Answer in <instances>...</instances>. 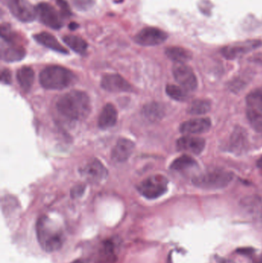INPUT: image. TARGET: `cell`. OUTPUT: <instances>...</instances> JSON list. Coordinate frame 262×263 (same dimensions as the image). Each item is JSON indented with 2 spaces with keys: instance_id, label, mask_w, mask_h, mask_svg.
Instances as JSON below:
<instances>
[{
  "instance_id": "cell-6",
  "label": "cell",
  "mask_w": 262,
  "mask_h": 263,
  "mask_svg": "<svg viewBox=\"0 0 262 263\" xmlns=\"http://www.w3.org/2000/svg\"><path fill=\"white\" fill-rule=\"evenodd\" d=\"M37 18L47 27L53 29H61L63 26L62 15L47 2H40L36 6Z\"/></svg>"
},
{
  "instance_id": "cell-35",
  "label": "cell",
  "mask_w": 262,
  "mask_h": 263,
  "mask_svg": "<svg viewBox=\"0 0 262 263\" xmlns=\"http://www.w3.org/2000/svg\"><path fill=\"white\" fill-rule=\"evenodd\" d=\"M78 25H77L76 23H71V25L69 26V27H70V29H75L77 27H78Z\"/></svg>"
},
{
  "instance_id": "cell-29",
  "label": "cell",
  "mask_w": 262,
  "mask_h": 263,
  "mask_svg": "<svg viewBox=\"0 0 262 263\" xmlns=\"http://www.w3.org/2000/svg\"><path fill=\"white\" fill-rule=\"evenodd\" d=\"M55 2H56L57 6L60 10L62 17H69L71 16V10L66 0H55Z\"/></svg>"
},
{
  "instance_id": "cell-16",
  "label": "cell",
  "mask_w": 262,
  "mask_h": 263,
  "mask_svg": "<svg viewBox=\"0 0 262 263\" xmlns=\"http://www.w3.org/2000/svg\"><path fill=\"white\" fill-rule=\"evenodd\" d=\"M206 142L204 139L199 137L185 136L177 141V149L179 151L191 152L193 154H200L204 150Z\"/></svg>"
},
{
  "instance_id": "cell-10",
  "label": "cell",
  "mask_w": 262,
  "mask_h": 263,
  "mask_svg": "<svg viewBox=\"0 0 262 263\" xmlns=\"http://www.w3.org/2000/svg\"><path fill=\"white\" fill-rule=\"evenodd\" d=\"M17 38H1V58L6 62H17L26 56V50L17 42Z\"/></svg>"
},
{
  "instance_id": "cell-11",
  "label": "cell",
  "mask_w": 262,
  "mask_h": 263,
  "mask_svg": "<svg viewBox=\"0 0 262 263\" xmlns=\"http://www.w3.org/2000/svg\"><path fill=\"white\" fill-rule=\"evenodd\" d=\"M173 75L175 80L187 91H193L196 89L198 81L189 66L184 63H176L173 67Z\"/></svg>"
},
{
  "instance_id": "cell-2",
  "label": "cell",
  "mask_w": 262,
  "mask_h": 263,
  "mask_svg": "<svg viewBox=\"0 0 262 263\" xmlns=\"http://www.w3.org/2000/svg\"><path fill=\"white\" fill-rule=\"evenodd\" d=\"M36 229L38 244L45 252H57L66 241V235L62 227L47 216L38 219Z\"/></svg>"
},
{
  "instance_id": "cell-33",
  "label": "cell",
  "mask_w": 262,
  "mask_h": 263,
  "mask_svg": "<svg viewBox=\"0 0 262 263\" xmlns=\"http://www.w3.org/2000/svg\"><path fill=\"white\" fill-rule=\"evenodd\" d=\"M257 165H258L259 168L262 171V156L259 160H258V162H257Z\"/></svg>"
},
{
  "instance_id": "cell-31",
  "label": "cell",
  "mask_w": 262,
  "mask_h": 263,
  "mask_svg": "<svg viewBox=\"0 0 262 263\" xmlns=\"http://www.w3.org/2000/svg\"><path fill=\"white\" fill-rule=\"evenodd\" d=\"M11 73L9 70H3L1 73V81L5 84H10L11 83Z\"/></svg>"
},
{
  "instance_id": "cell-13",
  "label": "cell",
  "mask_w": 262,
  "mask_h": 263,
  "mask_svg": "<svg viewBox=\"0 0 262 263\" xmlns=\"http://www.w3.org/2000/svg\"><path fill=\"white\" fill-rule=\"evenodd\" d=\"M101 86L104 90L112 93L130 92L131 90V85L120 75L107 74L102 77Z\"/></svg>"
},
{
  "instance_id": "cell-3",
  "label": "cell",
  "mask_w": 262,
  "mask_h": 263,
  "mask_svg": "<svg viewBox=\"0 0 262 263\" xmlns=\"http://www.w3.org/2000/svg\"><path fill=\"white\" fill-rule=\"evenodd\" d=\"M75 75L70 70L60 66H49L39 75L41 86L46 90H60L71 86Z\"/></svg>"
},
{
  "instance_id": "cell-24",
  "label": "cell",
  "mask_w": 262,
  "mask_h": 263,
  "mask_svg": "<svg viewBox=\"0 0 262 263\" xmlns=\"http://www.w3.org/2000/svg\"><path fill=\"white\" fill-rule=\"evenodd\" d=\"M196 166V161L193 158L187 156V155H182L175 161H173L170 168L175 171H186V170L194 168Z\"/></svg>"
},
{
  "instance_id": "cell-30",
  "label": "cell",
  "mask_w": 262,
  "mask_h": 263,
  "mask_svg": "<svg viewBox=\"0 0 262 263\" xmlns=\"http://www.w3.org/2000/svg\"><path fill=\"white\" fill-rule=\"evenodd\" d=\"M94 0H73V2L75 7L81 10H86L90 9L93 5Z\"/></svg>"
},
{
  "instance_id": "cell-7",
  "label": "cell",
  "mask_w": 262,
  "mask_h": 263,
  "mask_svg": "<svg viewBox=\"0 0 262 263\" xmlns=\"http://www.w3.org/2000/svg\"><path fill=\"white\" fill-rule=\"evenodd\" d=\"M9 11L18 20L31 22L37 18L36 7L28 0H6Z\"/></svg>"
},
{
  "instance_id": "cell-12",
  "label": "cell",
  "mask_w": 262,
  "mask_h": 263,
  "mask_svg": "<svg viewBox=\"0 0 262 263\" xmlns=\"http://www.w3.org/2000/svg\"><path fill=\"white\" fill-rule=\"evenodd\" d=\"M261 44L262 42L260 41L252 40L229 45L223 48L222 53L225 58L235 59L244 56L251 50H255L257 47H259Z\"/></svg>"
},
{
  "instance_id": "cell-22",
  "label": "cell",
  "mask_w": 262,
  "mask_h": 263,
  "mask_svg": "<svg viewBox=\"0 0 262 263\" xmlns=\"http://www.w3.org/2000/svg\"><path fill=\"white\" fill-rule=\"evenodd\" d=\"M166 55L177 63H184L190 60L192 57V53L189 50L178 46L167 48Z\"/></svg>"
},
{
  "instance_id": "cell-32",
  "label": "cell",
  "mask_w": 262,
  "mask_h": 263,
  "mask_svg": "<svg viewBox=\"0 0 262 263\" xmlns=\"http://www.w3.org/2000/svg\"><path fill=\"white\" fill-rule=\"evenodd\" d=\"M254 60H255V62H259V63L262 64V54H259V55L255 56L254 57Z\"/></svg>"
},
{
  "instance_id": "cell-17",
  "label": "cell",
  "mask_w": 262,
  "mask_h": 263,
  "mask_svg": "<svg viewBox=\"0 0 262 263\" xmlns=\"http://www.w3.org/2000/svg\"><path fill=\"white\" fill-rule=\"evenodd\" d=\"M211 123L209 119H195L186 121L180 126V131L184 134H200L208 131Z\"/></svg>"
},
{
  "instance_id": "cell-23",
  "label": "cell",
  "mask_w": 262,
  "mask_h": 263,
  "mask_svg": "<svg viewBox=\"0 0 262 263\" xmlns=\"http://www.w3.org/2000/svg\"><path fill=\"white\" fill-rule=\"evenodd\" d=\"M62 40L71 50L80 55H85L88 50V43L83 38L77 36L66 35Z\"/></svg>"
},
{
  "instance_id": "cell-26",
  "label": "cell",
  "mask_w": 262,
  "mask_h": 263,
  "mask_svg": "<svg viewBox=\"0 0 262 263\" xmlns=\"http://www.w3.org/2000/svg\"><path fill=\"white\" fill-rule=\"evenodd\" d=\"M211 109V102L206 99H197L191 102L187 112L191 115H202Z\"/></svg>"
},
{
  "instance_id": "cell-9",
  "label": "cell",
  "mask_w": 262,
  "mask_h": 263,
  "mask_svg": "<svg viewBox=\"0 0 262 263\" xmlns=\"http://www.w3.org/2000/svg\"><path fill=\"white\" fill-rule=\"evenodd\" d=\"M168 38V34L162 29L155 27L142 29L135 36V42L143 46H158Z\"/></svg>"
},
{
  "instance_id": "cell-21",
  "label": "cell",
  "mask_w": 262,
  "mask_h": 263,
  "mask_svg": "<svg viewBox=\"0 0 262 263\" xmlns=\"http://www.w3.org/2000/svg\"><path fill=\"white\" fill-rule=\"evenodd\" d=\"M246 146H247V138L245 132L242 129L237 128L230 139V150L235 153H239L245 149Z\"/></svg>"
},
{
  "instance_id": "cell-5",
  "label": "cell",
  "mask_w": 262,
  "mask_h": 263,
  "mask_svg": "<svg viewBox=\"0 0 262 263\" xmlns=\"http://www.w3.org/2000/svg\"><path fill=\"white\" fill-rule=\"evenodd\" d=\"M168 181L162 175H151L138 186V192L146 199H155L166 193Z\"/></svg>"
},
{
  "instance_id": "cell-25",
  "label": "cell",
  "mask_w": 262,
  "mask_h": 263,
  "mask_svg": "<svg viewBox=\"0 0 262 263\" xmlns=\"http://www.w3.org/2000/svg\"><path fill=\"white\" fill-rule=\"evenodd\" d=\"M143 113L148 119L154 122L162 119L164 115V110L160 105L152 102L145 106Z\"/></svg>"
},
{
  "instance_id": "cell-34",
  "label": "cell",
  "mask_w": 262,
  "mask_h": 263,
  "mask_svg": "<svg viewBox=\"0 0 262 263\" xmlns=\"http://www.w3.org/2000/svg\"><path fill=\"white\" fill-rule=\"evenodd\" d=\"M72 263H89V261H87V260H75V261L73 262Z\"/></svg>"
},
{
  "instance_id": "cell-27",
  "label": "cell",
  "mask_w": 262,
  "mask_h": 263,
  "mask_svg": "<svg viewBox=\"0 0 262 263\" xmlns=\"http://www.w3.org/2000/svg\"><path fill=\"white\" fill-rule=\"evenodd\" d=\"M118 248L117 240H110L104 242L102 245L101 255L102 257L106 260H112L116 257V251Z\"/></svg>"
},
{
  "instance_id": "cell-20",
  "label": "cell",
  "mask_w": 262,
  "mask_h": 263,
  "mask_svg": "<svg viewBox=\"0 0 262 263\" xmlns=\"http://www.w3.org/2000/svg\"><path fill=\"white\" fill-rule=\"evenodd\" d=\"M17 78L19 86L27 93L31 89L34 82V71L29 66H23L17 71Z\"/></svg>"
},
{
  "instance_id": "cell-18",
  "label": "cell",
  "mask_w": 262,
  "mask_h": 263,
  "mask_svg": "<svg viewBox=\"0 0 262 263\" xmlns=\"http://www.w3.org/2000/svg\"><path fill=\"white\" fill-rule=\"evenodd\" d=\"M33 38L38 43L41 44L42 46H45L48 49H50L53 51L63 53V54H68L69 53L66 48L63 47L59 43V42L57 40V38L54 36L52 35L51 33L43 32V33L35 34L33 36Z\"/></svg>"
},
{
  "instance_id": "cell-15",
  "label": "cell",
  "mask_w": 262,
  "mask_h": 263,
  "mask_svg": "<svg viewBox=\"0 0 262 263\" xmlns=\"http://www.w3.org/2000/svg\"><path fill=\"white\" fill-rule=\"evenodd\" d=\"M134 148L135 144L130 139H119L113 148L112 159L117 163H123L130 157Z\"/></svg>"
},
{
  "instance_id": "cell-19",
  "label": "cell",
  "mask_w": 262,
  "mask_h": 263,
  "mask_svg": "<svg viewBox=\"0 0 262 263\" xmlns=\"http://www.w3.org/2000/svg\"><path fill=\"white\" fill-rule=\"evenodd\" d=\"M117 117L118 114L115 106L111 103H108L104 106L98 117V125L99 128L106 130L115 126L117 122Z\"/></svg>"
},
{
  "instance_id": "cell-1",
  "label": "cell",
  "mask_w": 262,
  "mask_h": 263,
  "mask_svg": "<svg viewBox=\"0 0 262 263\" xmlns=\"http://www.w3.org/2000/svg\"><path fill=\"white\" fill-rule=\"evenodd\" d=\"M58 113L71 120L86 119L91 112V102L86 93L73 90L64 94L56 103Z\"/></svg>"
},
{
  "instance_id": "cell-36",
  "label": "cell",
  "mask_w": 262,
  "mask_h": 263,
  "mask_svg": "<svg viewBox=\"0 0 262 263\" xmlns=\"http://www.w3.org/2000/svg\"><path fill=\"white\" fill-rule=\"evenodd\" d=\"M258 93H259V95H261V96L262 97V89H259V90H256Z\"/></svg>"
},
{
  "instance_id": "cell-28",
  "label": "cell",
  "mask_w": 262,
  "mask_h": 263,
  "mask_svg": "<svg viewBox=\"0 0 262 263\" xmlns=\"http://www.w3.org/2000/svg\"><path fill=\"white\" fill-rule=\"evenodd\" d=\"M166 93L171 99L177 101H186L188 99L187 91L184 88L179 87L175 85H168Z\"/></svg>"
},
{
  "instance_id": "cell-4",
  "label": "cell",
  "mask_w": 262,
  "mask_h": 263,
  "mask_svg": "<svg viewBox=\"0 0 262 263\" xmlns=\"http://www.w3.org/2000/svg\"><path fill=\"white\" fill-rule=\"evenodd\" d=\"M232 179L231 172L221 169H215L201 174L193 179V183L200 188L207 189L224 188Z\"/></svg>"
},
{
  "instance_id": "cell-8",
  "label": "cell",
  "mask_w": 262,
  "mask_h": 263,
  "mask_svg": "<svg viewBox=\"0 0 262 263\" xmlns=\"http://www.w3.org/2000/svg\"><path fill=\"white\" fill-rule=\"evenodd\" d=\"M247 115L252 127L262 132V97L256 90L247 97Z\"/></svg>"
},
{
  "instance_id": "cell-14",
  "label": "cell",
  "mask_w": 262,
  "mask_h": 263,
  "mask_svg": "<svg viewBox=\"0 0 262 263\" xmlns=\"http://www.w3.org/2000/svg\"><path fill=\"white\" fill-rule=\"evenodd\" d=\"M82 175L91 182H99L105 179L107 175V170L103 165L94 159L90 161L81 170Z\"/></svg>"
}]
</instances>
